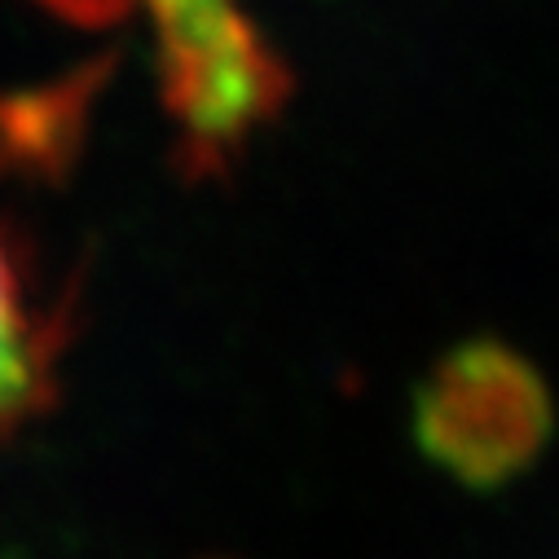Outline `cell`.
<instances>
[{
  "mask_svg": "<svg viewBox=\"0 0 559 559\" xmlns=\"http://www.w3.org/2000/svg\"><path fill=\"white\" fill-rule=\"evenodd\" d=\"M80 23H146L164 102L194 164H221L287 97L242 0H45Z\"/></svg>",
  "mask_w": 559,
  "mask_h": 559,
  "instance_id": "obj_1",
  "label": "cell"
},
{
  "mask_svg": "<svg viewBox=\"0 0 559 559\" xmlns=\"http://www.w3.org/2000/svg\"><path fill=\"white\" fill-rule=\"evenodd\" d=\"M550 418L542 374L498 340L454 348L414 405L424 450L467 485H498L524 472L550 437Z\"/></svg>",
  "mask_w": 559,
  "mask_h": 559,
  "instance_id": "obj_2",
  "label": "cell"
},
{
  "mask_svg": "<svg viewBox=\"0 0 559 559\" xmlns=\"http://www.w3.org/2000/svg\"><path fill=\"white\" fill-rule=\"evenodd\" d=\"M53 383V331L0 234V432L36 414Z\"/></svg>",
  "mask_w": 559,
  "mask_h": 559,
  "instance_id": "obj_3",
  "label": "cell"
}]
</instances>
